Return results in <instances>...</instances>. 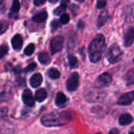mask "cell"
Segmentation results:
<instances>
[{
	"label": "cell",
	"instance_id": "cell-4",
	"mask_svg": "<svg viewBox=\"0 0 134 134\" xmlns=\"http://www.w3.org/2000/svg\"><path fill=\"white\" fill-rule=\"evenodd\" d=\"M79 84V75L77 72H73L67 79L66 88L68 91L73 92L77 90Z\"/></svg>",
	"mask_w": 134,
	"mask_h": 134
},
{
	"label": "cell",
	"instance_id": "cell-38",
	"mask_svg": "<svg viewBox=\"0 0 134 134\" xmlns=\"http://www.w3.org/2000/svg\"><path fill=\"white\" fill-rule=\"evenodd\" d=\"M0 1H1V2H2V1H3V0H0Z\"/></svg>",
	"mask_w": 134,
	"mask_h": 134
},
{
	"label": "cell",
	"instance_id": "cell-34",
	"mask_svg": "<svg viewBox=\"0 0 134 134\" xmlns=\"http://www.w3.org/2000/svg\"><path fill=\"white\" fill-rule=\"evenodd\" d=\"M23 1V4L24 5V6L26 5H28V3H29V2H30V0H22Z\"/></svg>",
	"mask_w": 134,
	"mask_h": 134
},
{
	"label": "cell",
	"instance_id": "cell-6",
	"mask_svg": "<svg viewBox=\"0 0 134 134\" xmlns=\"http://www.w3.org/2000/svg\"><path fill=\"white\" fill-rule=\"evenodd\" d=\"M112 80V77L109 73H103L100 75L96 81V86L99 88L107 87L108 86Z\"/></svg>",
	"mask_w": 134,
	"mask_h": 134
},
{
	"label": "cell",
	"instance_id": "cell-20",
	"mask_svg": "<svg viewBox=\"0 0 134 134\" xmlns=\"http://www.w3.org/2000/svg\"><path fill=\"white\" fill-rule=\"evenodd\" d=\"M48 76L52 79H57L60 78V73L57 69H56L54 68H52L48 71Z\"/></svg>",
	"mask_w": 134,
	"mask_h": 134
},
{
	"label": "cell",
	"instance_id": "cell-36",
	"mask_svg": "<svg viewBox=\"0 0 134 134\" xmlns=\"http://www.w3.org/2000/svg\"><path fill=\"white\" fill-rule=\"evenodd\" d=\"M76 1H80V2H82V1H84V0H76Z\"/></svg>",
	"mask_w": 134,
	"mask_h": 134
},
{
	"label": "cell",
	"instance_id": "cell-24",
	"mask_svg": "<svg viewBox=\"0 0 134 134\" xmlns=\"http://www.w3.org/2000/svg\"><path fill=\"white\" fill-rule=\"evenodd\" d=\"M67 5H60L59 7H57L55 10H54V14L55 15H62V13L66 10Z\"/></svg>",
	"mask_w": 134,
	"mask_h": 134
},
{
	"label": "cell",
	"instance_id": "cell-25",
	"mask_svg": "<svg viewBox=\"0 0 134 134\" xmlns=\"http://www.w3.org/2000/svg\"><path fill=\"white\" fill-rule=\"evenodd\" d=\"M61 27V22L58 21L57 20H54L51 22V28L53 31H55L58 28H60Z\"/></svg>",
	"mask_w": 134,
	"mask_h": 134
},
{
	"label": "cell",
	"instance_id": "cell-8",
	"mask_svg": "<svg viewBox=\"0 0 134 134\" xmlns=\"http://www.w3.org/2000/svg\"><path fill=\"white\" fill-rule=\"evenodd\" d=\"M22 100L24 104L28 107H32L35 104V99L30 90H25L22 94Z\"/></svg>",
	"mask_w": 134,
	"mask_h": 134
},
{
	"label": "cell",
	"instance_id": "cell-19",
	"mask_svg": "<svg viewBox=\"0 0 134 134\" xmlns=\"http://www.w3.org/2000/svg\"><path fill=\"white\" fill-rule=\"evenodd\" d=\"M126 83L127 86H131L134 84V68H132L128 71L125 76Z\"/></svg>",
	"mask_w": 134,
	"mask_h": 134
},
{
	"label": "cell",
	"instance_id": "cell-31",
	"mask_svg": "<svg viewBox=\"0 0 134 134\" xmlns=\"http://www.w3.org/2000/svg\"><path fill=\"white\" fill-rule=\"evenodd\" d=\"M46 2V0H34V4L35 6H41Z\"/></svg>",
	"mask_w": 134,
	"mask_h": 134
},
{
	"label": "cell",
	"instance_id": "cell-10",
	"mask_svg": "<svg viewBox=\"0 0 134 134\" xmlns=\"http://www.w3.org/2000/svg\"><path fill=\"white\" fill-rule=\"evenodd\" d=\"M12 46L15 50H20L23 46V38L20 35H15L11 40Z\"/></svg>",
	"mask_w": 134,
	"mask_h": 134
},
{
	"label": "cell",
	"instance_id": "cell-26",
	"mask_svg": "<svg viewBox=\"0 0 134 134\" xmlns=\"http://www.w3.org/2000/svg\"><path fill=\"white\" fill-rule=\"evenodd\" d=\"M69 20H70V17H69L68 14H67V13H63V14L61 15L60 21L61 22L62 24H68V23L69 22Z\"/></svg>",
	"mask_w": 134,
	"mask_h": 134
},
{
	"label": "cell",
	"instance_id": "cell-1",
	"mask_svg": "<svg viewBox=\"0 0 134 134\" xmlns=\"http://www.w3.org/2000/svg\"><path fill=\"white\" fill-rule=\"evenodd\" d=\"M71 115L66 111H53L45 115L42 119V124L47 127L61 126L68 123L71 120Z\"/></svg>",
	"mask_w": 134,
	"mask_h": 134
},
{
	"label": "cell",
	"instance_id": "cell-11",
	"mask_svg": "<svg viewBox=\"0 0 134 134\" xmlns=\"http://www.w3.org/2000/svg\"><path fill=\"white\" fill-rule=\"evenodd\" d=\"M42 82V76L39 73H36L31 76L30 79V85L32 88L38 87Z\"/></svg>",
	"mask_w": 134,
	"mask_h": 134
},
{
	"label": "cell",
	"instance_id": "cell-2",
	"mask_svg": "<svg viewBox=\"0 0 134 134\" xmlns=\"http://www.w3.org/2000/svg\"><path fill=\"white\" fill-rule=\"evenodd\" d=\"M105 48V38L103 35L98 34L93 39L88 48V53L90 61L93 63H97L98 61H100Z\"/></svg>",
	"mask_w": 134,
	"mask_h": 134
},
{
	"label": "cell",
	"instance_id": "cell-37",
	"mask_svg": "<svg viewBox=\"0 0 134 134\" xmlns=\"http://www.w3.org/2000/svg\"><path fill=\"white\" fill-rule=\"evenodd\" d=\"M130 134H134V133H130Z\"/></svg>",
	"mask_w": 134,
	"mask_h": 134
},
{
	"label": "cell",
	"instance_id": "cell-22",
	"mask_svg": "<svg viewBox=\"0 0 134 134\" xmlns=\"http://www.w3.org/2000/svg\"><path fill=\"white\" fill-rule=\"evenodd\" d=\"M20 9V5L19 0H13V3H12L11 9H10V12L16 13L17 12H19Z\"/></svg>",
	"mask_w": 134,
	"mask_h": 134
},
{
	"label": "cell",
	"instance_id": "cell-21",
	"mask_svg": "<svg viewBox=\"0 0 134 134\" xmlns=\"http://www.w3.org/2000/svg\"><path fill=\"white\" fill-rule=\"evenodd\" d=\"M68 62H69V66L71 68H76L79 65V62H78L77 58L73 55L68 56Z\"/></svg>",
	"mask_w": 134,
	"mask_h": 134
},
{
	"label": "cell",
	"instance_id": "cell-5",
	"mask_svg": "<svg viewBox=\"0 0 134 134\" xmlns=\"http://www.w3.org/2000/svg\"><path fill=\"white\" fill-rule=\"evenodd\" d=\"M64 38L61 35H57L53 38L50 41V50L53 54L60 52L63 49Z\"/></svg>",
	"mask_w": 134,
	"mask_h": 134
},
{
	"label": "cell",
	"instance_id": "cell-27",
	"mask_svg": "<svg viewBox=\"0 0 134 134\" xmlns=\"http://www.w3.org/2000/svg\"><path fill=\"white\" fill-rule=\"evenodd\" d=\"M8 53V46L6 45H2L0 48V57L2 58Z\"/></svg>",
	"mask_w": 134,
	"mask_h": 134
},
{
	"label": "cell",
	"instance_id": "cell-16",
	"mask_svg": "<svg viewBox=\"0 0 134 134\" xmlns=\"http://www.w3.org/2000/svg\"><path fill=\"white\" fill-rule=\"evenodd\" d=\"M38 61L44 65H47L49 64L51 59L49 55L46 53V52H41L38 55Z\"/></svg>",
	"mask_w": 134,
	"mask_h": 134
},
{
	"label": "cell",
	"instance_id": "cell-14",
	"mask_svg": "<svg viewBox=\"0 0 134 134\" xmlns=\"http://www.w3.org/2000/svg\"><path fill=\"white\" fill-rule=\"evenodd\" d=\"M66 102H67V97L65 94L63 93L62 92L57 93L55 99V104L57 107H63L66 104Z\"/></svg>",
	"mask_w": 134,
	"mask_h": 134
},
{
	"label": "cell",
	"instance_id": "cell-39",
	"mask_svg": "<svg viewBox=\"0 0 134 134\" xmlns=\"http://www.w3.org/2000/svg\"><path fill=\"white\" fill-rule=\"evenodd\" d=\"M133 62H134V58H133Z\"/></svg>",
	"mask_w": 134,
	"mask_h": 134
},
{
	"label": "cell",
	"instance_id": "cell-28",
	"mask_svg": "<svg viewBox=\"0 0 134 134\" xmlns=\"http://www.w3.org/2000/svg\"><path fill=\"white\" fill-rule=\"evenodd\" d=\"M36 67H37V65H36V64L35 63H31V64H30L24 71V72H26V73H27V72H30V71H34L35 68H36Z\"/></svg>",
	"mask_w": 134,
	"mask_h": 134
},
{
	"label": "cell",
	"instance_id": "cell-9",
	"mask_svg": "<svg viewBox=\"0 0 134 134\" xmlns=\"http://www.w3.org/2000/svg\"><path fill=\"white\" fill-rule=\"evenodd\" d=\"M134 42V29L133 28H130L126 33L125 34L124 37V46L126 47L130 46Z\"/></svg>",
	"mask_w": 134,
	"mask_h": 134
},
{
	"label": "cell",
	"instance_id": "cell-7",
	"mask_svg": "<svg viewBox=\"0 0 134 134\" xmlns=\"http://www.w3.org/2000/svg\"><path fill=\"white\" fill-rule=\"evenodd\" d=\"M134 101V90L122 94L118 100L117 104L122 106H126L131 104Z\"/></svg>",
	"mask_w": 134,
	"mask_h": 134
},
{
	"label": "cell",
	"instance_id": "cell-32",
	"mask_svg": "<svg viewBox=\"0 0 134 134\" xmlns=\"http://www.w3.org/2000/svg\"><path fill=\"white\" fill-rule=\"evenodd\" d=\"M109 134H119V131H118V130H116V129H113V130H111L110 131Z\"/></svg>",
	"mask_w": 134,
	"mask_h": 134
},
{
	"label": "cell",
	"instance_id": "cell-35",
	"mask_svg": "<svg viewBox=\"0 0 134 134\" xmlns=\"http://www.w3.org/2000/svg\"><path fill=\"white\" fill-rule=\"evenodd\" d=\"M58 0H49V2H51V3H55V2H57Z\"/></svg>",
	"mask_w": 134,
	"mask_h": 134
},
{
	"label": "cell",
	"instance_id": "cell-33",
	"mask_svg": "<svg viewBox=\"0 0 134 134\" xmlns=\"http://www.w3.org/2000/svg\"><path fill=\"white\" fill-rule=\"evenodd\" d=\"M68 3V0H61V5H67Z\"/></svg>",
	"mask_w": 134,
	"mask_h": 134
},
{
	"label": "cell",
	"instance_id": "cell-17",
	"mask_svg": "<svg viewBox=\"0 0 134 134\" xmlns=\"http://www.w3.org/2000/svg\"><path fill=\"white\" fill-rule=\"evenodd\" d=\"M47 97V93L46 91V90L44 89H39L35 92V99L38 101V102H42L44 101Z\"/></svg>",
	"mask_w": 134,
	"mask_h": 134
},
{
	"label": "cell",
	"instance_id": "cell-30",
	"mask_svg": "<svg viewBox=\"0 0 134 134\" xmlns=\"http://www.w3.org/2000/svg\"><path fill=\"white\" fill-rule=\"evenodd\" d=\"M106 5V0H98L97 3V9H102Z\"/></svg>",
	"mask_w": 134,
	"mask_h": 134
},
{
	"label": "cell",
	"instance_id": "cell-12",
	"mask_svg": "<svg viewBox=\"0 0 134 134\" xmlns=\"http://www.w3.org/2000/svg\"><path fill=\"white\" fill-rule=\"evenodd\" d=\"M133 118L129 113H124V114L121 115L119 119V122L121 126L130 125L133 122Z\"/></svg>",
	"mask_w": 134,
	"mask_h": 134
},
{
	"label": "cell",
	"instance_id": "cell-23",
	"mask_svg": "<svg viewBox=\"0 0 134 134\" xmlns=\"http://www.w3.org/2000/svg\"><path fill=\"white\" fill-rule=\"evenodd\" d=\"M34 51H35V45L33 43H31L25 48L24 53L26 56H31V54H33Z\"/></svg>",
	"mask_w": 134,
	"mask_h": 134
},
{
	"label": "cell",
	"instance_id": "cell-13",
	"mask_svg": "<svg viewBox=\"0 0 134 134\" xmlns=\"http://www.w3.org/2000/svg\"><path fill=\"white\" fill-rule=\"evenodd\" d=\"M96 93H97V90H92V91H90L87 94V96L86 97V100H89V101H97V100H101L104 97L102 96V94H101V92H99L98 91V93L97 94H95Z\"/></svg>",
	"mask_w": 134,
	"mask_h": 134
},
{
	"label": "cell",
	"instance_id": "cell-3",
	"mask_svg": "<svg viewBox=\"0 0 134 134\" xmlns=\"http://www.w3.org/2000/svg\"><path fill=\"white\" fill-rule=\"evenodd\" d=\"M122 57V51L117 44L112 45L107 52V59L111 64H115L120 60Z\"/></svg>",
	"mask_w": 134,
	"mask_h": 134
},
{
	"label": "cell",
	"instance_id": "cell-18",
	"mask_svg": "<svg viewBox=\"0 0 134 134\" xmlns=\"http://www.w3.org/2000/svg\"><path fill=\"white\" fill-rule=\"evenodd\" d=\"M108 20V13L107 11H103L100 13L99 16H98V20H97V24H98V27H103L106 22Z\"/></svg>",
	"mask_w": 134,
	"mask_h": 134
},
{
	"label": "cell",
	"instance_id": "cell-15",
	"mask_svg": "<svg viewBox=\"0 0 134 134\" xmlns=\"http://www.w3.org/2000/svg\"><path fill=\"white\" fill-rule=\"evenodd\" d=\"M47 16H48L47 13L46 11H42V12H40V13L35 14V16H33L32 20L36 23H42L46 20Z\"/></svg>",
	"mask_w": 134,
	"mask_h": 134
},
{
	"label": "cell",
	"instance_id": "cell-29",
	"mask_svg": "<svg viewBox=\"0 0 134 134\" xmlns=\"http://www.w3.org/2000/svg\"><path fill=\"white\" fill-rule=\"evenodd\" d=\"M8 27H9V24L7 22H5V21H2L1 23V31H2L1 34H3L7 30Z\"/></svg>",
	"mask_w": 134,
	"mask_h": 134
}]
</instances>
